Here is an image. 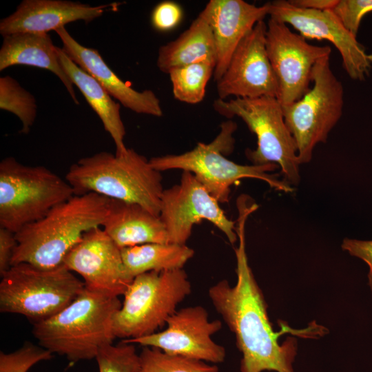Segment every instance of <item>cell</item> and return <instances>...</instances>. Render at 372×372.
<instances>
[{"label": "cell", "instance_id": "25", "mask_svg": "<svg viewBox=\"0 0 372 372\" xmlns=\"http://www.w3.org/2000/svg\"><path fill=\"white\" fill-rule=\"evenodd\" d=\"M215 67L216 61L206 59L172 69L167 74L174 98L189 104L201 102Z\"/></svg>", "mask_w": 372, "mask_h": 372}, {"label": "cell", "instance_id": "20", "mask_svg": "<svg viewBox=\"0 0 372 372\" xmlns=\"http://www.w3.org/2000/svg\"><path fill=\"white\" fill-rule=\"evenodd\" d=\"M102 228L121 249L147 243H169L160 217L136 203L110 199L108 214Z\"/></svg>", "mask_w": 372, "mask_h": 372}, {"label": "cell", "instance_id": "2", "mask_svg": "<svg viewBox=\"0 0 372 372\" xmlns=\"http://www.w3.org/2000/svg\"><path fill=\"white\" fill-rule=\"evenodd\" d=\"M110 198L89 193L74 195L43 218L16 233L17 246L12 265L26 262L40 268L63 264L67 254L90 229L102 227Z\"/></svg>", "mask_w": 372, "mask_h": 372}, {"label": "cell", "instance_id": "22", "mask_svg": "<svg viewBox=\"0 0 372 372\" xmlns=\"http://www.w3.org/2000/svg\"><path fill=\"white\" fill-rule=\"evenodd\" d=\"M59 62L75 85L100 118L103 127L111 136L116 145V154L122 155L127 151L124 143L125 128L121 116L120 105L115 102L100 83L73 62L56 46Z\"/></svg>", "mask_w": 372, "mask_h": 372}, {"label": "cell", "instance_id": "6", "mask_svg": "<svg viewBox=\"0 0 372 372\" xmlns=\"http://www.w3.org/2000/svg\"><path fill=\"white\" fill-rule=\"evenodd\" d=\"M84 288L63 264L44 269L21 262L1 276L0 311L22 315L35 324L63 310Z\"/></svg>", "mask_w": 372, "mask_h": 372}, {"label": "cell", "instance_id": "1", "mask_svg": "<svg viewBox=\"0 0 372 372\" xmlns=\"http://www.w3.org/2000/svg\"><path fill=\"white\" fill-rule=\"evenodd\" d=\"M237 207V281L233 286L227 280L218 282L209 289V297L236 337L242 353L240 372H294L297 342L288 338L282 344L278 343V338L282 333H276L272 328L263 293L248 262L245 229L254 209L246 204Z\"/></svg>", "mask_w": 372, "mask_h": 372}, {"label": "cell", "instance_id": "27", "mask_svg": "<svg viewBox=\"0 0 372 372\" xmlns=\"http://www.w3.org/2000/svg\"><path fill=\"white\" fill-rule=\"evenodd\" d=\"M0 108L15 114L22 123L20 132L28 134L37 113L34 96L10 76L0 78Z\"/></svg>", "mask_w": 372, "mask_h": 372}, {"label": "cell", "instance_id": "33", "mask_svg": "<svg viewBox=\"0 0 372 372\" xmlns=\"http://www.w3.org/2000/svg\"><path fill=\"white\" fill-rule=\"evenodd\" d=\"M17 246L16 234L0 227V275L3 276L12 266V260Z\"/></svg>", "mask_w": 372, "mask_h": 372}, {"label": "cell", "instance_id": "16", "mask_svg": "<svg viewBox=\"0 0 372 372\" xmlns=\"http://www.w3.org/2000/svg\"><path fill=\"white\" fill-rule=\"evenodd\" d=\"M85 287L110 297L124 295L133 278L127 274L121 250L102 227L87 231L63 259Z\"/></svg>", "mask_w": 372, "mask_h": 372}, {"label": "cell", "instance_id": "31", "mask_svg": "<svg viewBox=\"0 0 372 372\" xmlns=\"http://www.w3.org/2000/svg\"><path fill=\"white\" fill-rule=\"evenodd\" d=\"M183 11L174 1H167L158 3L152 12L153 27L159 31H167L176 27L181 21Z\"/></svg>", "mask_w": 372, "mask_h": 372}, {"label": "cell", "instance_id": "30", "mask_svg": "<svg viewBox=\"0 0 372 372\" xmlns=\"http://www.w3.org/2000/svg\"><path fill=\"white\" fill-rule=\"evenodd\" d=\"M332 10L344 26L356 37L362 17L372 11V0H338Z\"/></svg>", "mask_w": 372, "mask_h": 372}, {"label": "cell", "instance_id": "34", "mask_svg": "<svg viewBox=\"0 0 372 372\" xmlns=\"http://www.w3.org/2000/svg\"><path fill=\"white\" fill-rule=\"evenodd\" d=\"M293 6L307 10H333L338 0H290Z\"/></svg>", "mask_w": 372, "mask_h": 372}, {"label": "cell", "instance_id": "29", "mask_svg": "<svg viewBox=\"0 0 372 372\" xmlns=\"http://www.w3.org/2000/svg\"><path fill=\"white\" fill-rule=\"evenodd\" d=\"M53 354L42 347L25 341L16 351L0 353V372H28L34 365L50 360Z\"/></svg>", "mask_w": 372, "mask_h": 372}, {"label": "cell", "instance_id": "17", "mask_svg": "<svg viewBox=\"0 0 372 372\" xmlns=\"http://www.w3.org/2000/svg\"><path fill=\"white\" fill-rule=\"evenodd\" d=\"M60 37L63 51L78 66L90 74L110 96L125 107L137 113L156 117L163 116L159 99L150 90L139 92L126 84L109 68L98 50L80 44L65 26L55 30Z\"/></svg>", "mask_w": 372, "mask_h": 372}, {"label": "cell", "instance_id": "4", "mask_svg": "<svg viewBox=\"0 0 372 372\" xmlns=\"http://www.w3.org/2000/svg\"><path fill=\"white\" fill-rule=\"evenodd\" d=\"M65 180L75 195L94 193L136 203L159 216L163 192L161 172L132 149L122 155L100 152L72 164Z\"/></svg>", "mask_w": 372, "mask_h": 372}, {"label": "cell", "instance_id": "8", "mask_svg": "<svg viewBox=\"0 0 372 372\" xmlns=\"http://www.w3.org/2000/svg\"><path fill=\"white\" fill-rule=\"evenodd\" d=\"M191 292L183 269L152 271L134 277L114 316L115 337L131 340L157 332Z\"/></svg>", "mask_w": 372, "mask_h": 372}, {"label": "cell", "instance_id": "9", "mask_svg": "<svg viewBox=\"0 0 372 372\" xmlns=\"http://www.w3.org/2000/svg\"><path fill=\"white\" fill-rule=\"evenodd\" d=\"M213 107L228 118L238 116L257 137L256 149H247L245 154L254 165L276 163L281 169L283 180L298 185L300 180L296 141L288 129L282 105L277 98L260 96L217 99Z\"/></svg>", "mask_w": 372, "mask_h": 372}, {"label": "cell", "instance_id": "24", "mask_svg": "<svg viewBox=\"0 0 372 372\" xmlns=\"http://www.w3.org/2000/svg\"><path fill=\"white\" fill-rule=\"evenodd\" d=\"M123 261L130 277L152 271L183 269L194 251L186 245L147 243L121 249Z\"/></svg>", "mask_w": 372, "mask_h": 372}, {"label": "cell", "instance_id": "3", "mask_svg": "<svg viewBox=\"0 0 372 372\" xmlns=\"http://www.w3.org/2000/svg\"><path fill=\"white\" fill-rule=\"evenodd\" d=\"M121 305L118 297L85 287L63 310L33 324L32 333L39 345L72 362L95 359L116 338L114 318Z\"/></svg>", "mask_w": 372, "mask_h": 372}, {"label": "cell", "instance_id": "13", "mask_svg": "<svg viewBox=\"0 0 372 372\" xmlns=\"http://www.w3.org/2000/svg\"><path fill=\"white\" fill-rule=\"evenodd\" d=\"M269 18L291 25L306 39L327 40L338 50L349 77L364 81L372 69V54H368L356 37L342 24L332 10L300 8L289 1L269 2Z\"/></svg>", "mask_w": 372, "mask_h": 372}, {"label": "cell", "instance_id": "32", "mask_svg": "<svg viewBox=\"0 0 372 372\" xmlns=\"http://www.w3.org/2000/svg\"><path fill=\"white\" fill-rule=\"evenodd\" d=\"M341 247L350 255L362 260L369 266V285L372 292V240H360L346 238Z\"/></svg>", "mask_w": 372, "mask_h": 372}, {"label": "cell", "instance_id": "21", "mask_svg": "<svg viewBox=\"0 0 372 372\" xmlns=\"http://www.w3.org/2000/svg\"><path fill=\"white\" fill-rule=\"evenodd\" d=\"M16 65L37 67L54 73L74 103L79 104L74 84L62 68L56 46L48 33L19 32L4 37L0 49V71Z\"/></svg>", "mask_w": 372, "mask_h": 372}, {"label": "cell", "instance_id": "14", "mask_svg": "<svg viewBox=\"0 0 372 372\" xmlns=\"http://www.w3.org/2000/svg\"><path fill=\"white\" fill-rule=\"evenodd\" d=\"M167 328L153 334L131 340L126 343L155 347L176 355L198 360L210 364L224 362L225 347L211 338L222 328L219 320L210 321L202 306L187 307L177 310L167 321Z\"/></svg>", "mask_w": 372, "mask_h": 372}, {"label": "cell", "instance_id": "26", "mask_svg": "<svg viewBox=\"0 0 372 372\" xmlns=\"http://www.w3.org/2000/svg\"><path fill=\"white\" fill-rule=\"evenodd\" d=\"M140 366L138 372H218L214 364L172 355L150 347H143L139 353Z\"/></svg>", "mask_w": 372, "mask_h": 372}, {"label": "cell", "instance_id": "28", "mask_svg": "<svg viewBox=\"0 0 372 372\" xmlns=\"http://www.w3.org/2000/svg\"><path fill=\"white\" fill-rule=\"evenodd\" d=\"M95 360L99 372H138L140 366L134 344L123 341L101 348Z\"/></svg>", "mask_w": 372, "mask_h": 372}, {"label": "cell", "instance_id": "23", "mask_svg": "<svg viewBox=\"0 0 372 372\" xmlns=\"http://www.w3.org/2000/svg\"><path fill=\"white\" fill-rule=\"evenodd\" d=\"M206 59L216 63L214 36L205 6L178 38L159 48L156 65L159 70L168 74L175 68Z\"/></svg>", "mask_w": 372, "mask_h": 372}, {"label": "cell", "instance_id": "10", "mask_svg": "<svg viewBox=\"0 0 372 372\" xmlns=\"http://www.w3.org/2000/svg\"><path fill=\"white\" fill-rule=\"evenodd\" d=\"M312 83L299 100L282 105L285 123L296 141L300 165L310 162L316 145L327 141L342 114L344 89L331 68L330 56L316 63Z\"/></svg>", "mask_w": 372, "mask_h": 372}, {"label": "cell", "instance_id": "11", "mask_svg": "<svg viewBox=\"0 0 372 372\" xmlns=\"http://www.w3.org/2000/svg\"><path fill=\"white\" fill-rule=\"evenodd\" d=\"M266 48L282 105L299 100L309 90L314 65L331 53V47L311 45L287 24L271 18L267 23Z\"/></svg>", "mask_w": 372, "mask_h": 372}, {"label": "cell", "instance_id": "7", "mask_svg": "<svg viewBox=\"0 0 372 372\" xmlns=\"http://www.w3.org/2000/svg\"><path fill=\"white\" fill-rule=\"evenodd\" d=\"M65 179L43 166H28L14 157L0 163V227L17 233L74 196Z\"/></svg>", "mask_w": 372, "mask_h": 372}, {"label": "cell", "instance_id": "19", "mask_svg": "<svg viewBox=\"0 0 372 372\" xmlns=\"http://www.w3.org/2000/svg\"><path fill=\"white\" fill-rule=\"evenodd\" d=\"M214 36L216 63L215 81L225 73L242 39L269 13V2L257 6L243 0H211L205 6Z\"/></svg>", "mask_w": 372, "mask_h": 372}, {"label": "cell", "instance_id": "18", "mask_svg": "<svg viewBox=\"0 0 372 372\" xmlns=\"http://www.w3.org/2000/svg\"><path fill=\"white\" fill-rule=\"evenodd\" d=\"M112 4L92 6L64 0H23L16 10L0 22L3 37L19 32L48 33L79 20L89 23Z\"/></svg>", "mask_w": 372, "mask_h": 372}, {"label": "cell", "instance_id": "12", "mask_svg": "<svg viewBox=\"0 0 372 372\" xmlns=\"http://www.w3.org/2000/svg\"><path fill=\"white\" fill-rule=\"evenodd\" d=\"M159 217L169 243L185 245L193 226L202 220L213 223L230 243L238 239L235 222L226 216L218 201L187 171H183L178 184L163 190Z\"/></svg>", "mask_w": 372, "mask_h": 372}, {"label": "cell", "instance_id": "5", "mask_svg": "<svg viewBox=\"0 0 372 372\" xmlns=\"http://www.w3.org/2000/svg\"><path fill=\"white\" fill-rule=\"evenodd\" d=\"M236 127L232 121L224 122L220 133L211 143H198L183 154L153 157L149 163L158 172L182 169L192 173L218 203H227L231 186L244 178L260 179L277 191L292 192L293 188L289 184L277 175L269 174L279 167L277 164L240 165L225 156L234 149L233 133Z\"/></svg>", "mask_w": 372, "mask_h": 372}, {"label": "cell", "instance_id": "15", "mask_svg": "<svg viewBox=\"0 0 372 372\" xmlns=\"http://www.w3.org/2000/svg\"><path fill=\"white\" fill-rule=\"evenodd\" d=\"M267 23L258 22L240 42L216 81L218 99L277 98L278 83L266 48Z\"/></svg>", "mask_w": 372, "mask_h": 372}]
</instances>
